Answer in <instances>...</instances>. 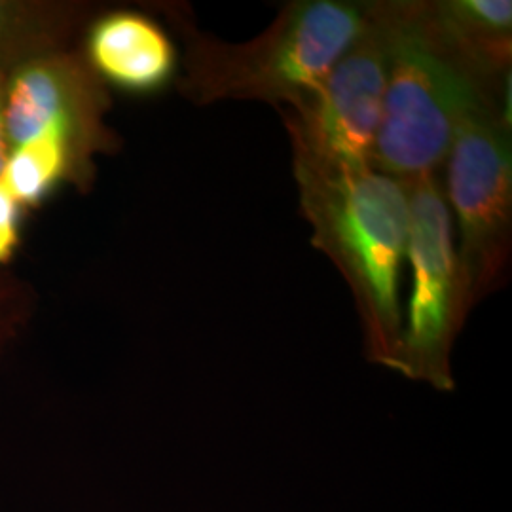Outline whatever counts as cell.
<instances>
[{
    "mask_svg": "<svg viewBox=\"0 0 512 512\" xmlns=\"http://www.w3.org/2000/svg\"><path fill=\"white\" fill-rule=\"evenodd\" d=\"M389 42L384 116L372 169L410 181L437 173L461 124L499 110L511 120V73H497L439 27L427 2H378Z\"/></svg>",
    "mask_w": 512,
    "mask_h": 512,
    "instance_id": "1",
    "label": "cell"
},
{
    "mask_svg": "<svg viewBox=\"0 0 512 512\" xmlns=\"http://www.w3.org/2000/svg\"><path fill=\"white\" fill-rule=\"evenodd\" d=\"M294 175L313 232L311 243L334 262L355 298L366 359L395 372L403 338L401 283L410 232L406 183L376 169Z\"/></svg>",
    "mask_w": 512,
    "mask_h": 512,
    "instance_id": "2",
    "label": "cell"
},
{
    "mask_svg": "<svg viewBox=\"0 0 512 512\" xmlns=\"http://www.w3.org/2000/svg\"><path fill=\"white\" fill-rule=\"evenodd\" d=\"M366 19L368 4L304 0L285 6L274 25L247 44L192 35L184 92L200 103L232 97L296 109L363 35Z\"/></svg>",
    "mask_w": 512,
    "mask_h": 512,
    "instance_id": "3",
    "label": "cell"
},
{
    "mask_svg": "<svg viewBox=\"0 0 512 512\" xmlns=\"http://www.w3.org/2000/svg\"><path fill=\"white\" fill-rule=\"evenodd\" d=\"M389 42L380 6L323 84L296 109L281 110L293 139L294 171L351 175L372 169L384 116Z\"/></svg>",
    "mask_w": 512,
    "mask_h": 512,
    "instance_id": "4",
    "label": "cell"
},
{
    "mask_svg": "<svg viewBox=\"0 0 512 512\" xmlns=\"http://www.w3.org/2000/svg\"><path fill=\"white\" fill-rule=\"evenodd\" d=\"M404 183L410 205L406 258L412 293L395 372L439 391H454L450 355L471 304L459 274L452 215L437 173Z\"/></svg>",
    "mask_w": 512,
    "mask_h": 512,
    "instance_id": "5",
    "label": "cell"
},
{
    "mask_svg": "<svg viewBox=\"0 0 512 512\" xmlns=\"http://www.w3.org/2000/svg\"><path fill=\"white\" fill-rule=\"evenodd\" d=\"M446 162L459 274L473 308L503 279L511 251V120L499 110L473 114L458 129Z\"/></svg>",
    "mask_w": 512,
    "mask_h": 512,
    "instance_id": "6",
    "label": "cell"
},
{
    "mask_svg": "<svg viewBox=\"0 0 512 512\" xmlns=\"http://www.w3.org/2000/svg\"><path fill=\"white\" fill-rule=\"evenodd\" d=\"M109 109L107 86L82 52L44 55L6 76V143L12 148L42 141L59 148L73 165L76 186L88 190L95 156L118 147L105 122Z\"/></svg>",
    "mask_w": 512,
    "mask_h": 512,
    "instance_id": "7",
    "label": "cell"
},
{
    "mask_svg": "<svg viewBox=\"0 0 512 512\" xmlns=\"http://www.w3.org/2000/svg\"><path fill=\"white\" fill-rule=\"evenodd\" d=\"M84 57L105 84L131 93L158 92L171 80L177 65L175 48L164 29L131 10H116L95 19Z\"/></svg>",
    "mask_w": 512,
    "mask_h": 512,
    "instance_id": "8",
    "label": "cell"
},
{
    "mask_svg": "<svg viewBox=\"0 0 512 512\" xmlns=\"http://www.w3.org/2000/svg\"><path fill=\"white\" fill-rule=\"evenodd\" d=\"M92 10L74 0H0V73L71 50Z\"/></svg>",
    "mask_w": 512,
    "mask_h": 512,
    "instance_id": "9",
    "label": "cell"
},
{
    "mask_svg": "<svg viewBox=\"0 0 512 512\" xmlns=\"http://www.w3.org/2000/svg\"><path fill=\"white\" fill-rule=\"evenodd\" d=\"M440 29L495 71L511 63L512 4L505 0L427 2Z\"/></svg>",
    "mask_w": 512,
    "mask_h": 512,
    "instance_id": "10",
    "label": "cell"
},
{
    "mask_svg": "<svg viewBox=\"0 0 512 512\" xmlns=\"http://www.w3.org/2000/svg\"><path fill=\"white\" fill-rule=\"evenodd\" d=\"M31 287L18 275L0 268V353L25 329L33 313Z\"/></svg>",
    "mask_w": 512,
    "mask_h": 512,
    "instance_id": "11",
    "label": "cell"
},
{
    "mask_svg": "<svg viewBox=\"0 0 512 512\" xmlns=\"http://www.w3.org/2000/svg\"><path fill=\"white\" fill-rule=\"evenodd\" d=\"M21 205L0 181V268L8 266L19 247Z\"/></svg>",
    "mask_w": 512,
    "mask_h": 512,
    "instance_id": "12",
    "label": "cell"
},
{
    "mask_svg": "<svg viewBox=\"0 0 512 512\" xmlns=\"http://www.w3.org/2000/svg\"><path fill=\"white\" fill-rule=\"evenodd\" d=\"M4 90H6V74L0 73V177L8 158V143L4 133Z\"/></svg>",
    "mask_w": 512,
    "mask_h": 512,
    "instance_id": "13",
    "label": "cell"
}]
</instances>
